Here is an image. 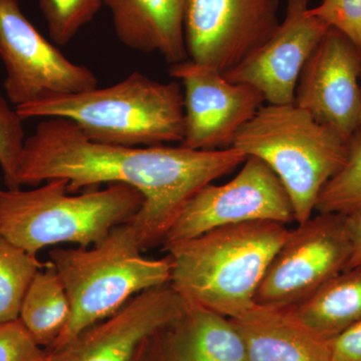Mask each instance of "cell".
Masks as SVG:
<instances>
[{
  "label": "cell",
  "instance_id": "cell-29",
  "mask_svg": "<svg viewBox=\"0 0 361 361\" xmlns=\"http://www.w3.org/2000/svg\"><path fill=\"white\" fill-rule=\"evenodd\" d=\"M360 85H361V75H360Z\"/></svg>",
  "mask_w": 361,
  "mask_h": 361
},
{
  "label": "cell",
  "instance_id": "cell-13",
  "mask_svg": "<svg viewBox=\"0 0 361 361\" xmlns=\"http://www.w3.org/2000/svg\"><path fill=\"white\" fill-rule=\"evenodd\" d=\"M310 0H287L276 32L225 78L257 89L269 104H294L299 75L329 26L310 13Z\"/></svg>",
  "mask_w": 361,
  "mask_h": 361
},
{
  "label": "cell",
  "instance_id": "cell-14",
  "mask_svg": "<svg viewBox=\"0 0 361 361\" xmlns=\"http://www.w3.org/2000/svg\"><path fill=\"white\" fill-rule=\"evenodd\" d=\"M185 306L186 300L170 282L142 292L63 348L49 351V361H132L142 344Z\"/></svg>",
  "mask_w": 361,
  "mask_h": 361
},
{
  "label": "cell",
  "instance_id": "cell-10",
  "mask_svg": "<svg viewBox=\"0 0 361 361\" xmlns=\"http://www.w3.org/2000/svg\"><path fill=\"white\" fill-rule=\"evenodd\" d=\"M295 221L293 206L276 174L260 159L247 157L241 171L224 185L209 184L192 197L169 230L165 244L194 238L223 226Z\"/></svg>",
  "mask_w": 361,
  "mask_h": 361
},
{
  "label": "cell",
  "instance_id": "cell-5",
  "mask_svg": "<svg viewBox=\"0 0 361 361\" xmlns=\"http://www.w3.org/2000/svg\"><path fill=\"white\" fill-rule=\"evenodd\" d=\"M142 252L130 222L114 228L96 245L49 251V262L65 285L71 313L66 329L49 351L63 348L137 294L170 282L168 256L149 259Z\"/></svg>",
  "mask_w": 361,
  "mask_h": 361
},
{
  "label": "cell",
  "instance_id": "cell-4",
  "mask_svg": "<svg viewBox=\"0 0 361 361\" xmlns=\"http://www.w3.org/2000/svg\"><path fill=\"white\" fill-rule=\"evenodd\" d=\"M44 183L32 190L0 188V235L35 256L59 244L96 245L134 219L144 204L142 195L127 185L75 195L68 180Z\"/></svg>",
  "mask_w": 361,
  "mask_h": 361
},
{
  "label": "cell",
  "instance_id": "cell-16",
  "mask_svg": "<svg viewBox=\"0 0 361 361\" xmlns=\"http://www.w3.org/2000/svg\"><path fill=\"white\" fill-rule=\"evenodd\" d=\"M230 319L243 341L244 361H332L330 341L298 319L290 308L255 303Z\"/></svg>",
  "mask_w": 361,
  "mask_h": 361
},
{
  "label": "cell",
  "instance_id": "cell-24",
  "mask_svg": "<svg viewBox=\"0 0 361 361\" xmlns=\"http://www.w3.org/2000/svg\"><path fill=\"white\" fill-rule=\"evenodd\" d=\"M310 13L341 32L361 52V0H322Z\"/></svg>",
  "mask_w": 361,
  "mask_h": 361
},
{
  "label": "cell",
  "instance_id": "cell-1",
  "mask_svg": "<svg viewBox=\"0 0 361 361\" xmlns=\"http://www.w3.org/2000/svg\"><path fill=\"white\" fill-rule=\"evenodd\" d=\"M238 149L197 151L165 145L127 147L92 141L75 123L42 118L26 137L18 183L68 180L71 194L99 185L122 184L144 197L130 221L142 251L163 245L169 230L197 192L245 161Z\"/></svg>",
  "mask_w": 361,
  "mask_h": 361
},
{
  "label": "cell",
  "instance_id": "cell-26",
  "mask_svg": "<svg viewBox=\"0 0 361 361\" xmlns=\"http://www.w3.org/2000/svg\"><path fill=\"white\" fill-rule=\"evenodd\" d=\"M332 361H361V320L330 341Z\"/></svg>",
  "mask_w": 361,
  "mask_h": 361
},
{
  "label": "cell",
  "instance_id": "cell-22",
  "mask_svg": "<svg viewBox=\"0 0 361 361\" xmlns=\"http://www.w3.org/2000/svg\"><path fill=\"white\" fill-rule=\"evenodd\" d=\"M103 6V0H39L49 37L58 45L68 44Z\"/></svg>",
  "mask_w": 361,
  "mask_h": 361
},
{
  "label": "cell",
  "instance_id": "cell-11",
  "mask_svg": "<svg viewBox=\"0 0 361 361\" xmlns=\"http://www.w3.org/2000/svg\"><path fill=\"white\" fill-rule=\"evenodd\" d=\"M170 75L183 87L184 135L179 145L184 148H232L240 130L266 103L252 85L230 82L190 59L171 65Z\"/></svg>",
  "mask_w": 361,
  "mask_h": 361
},
{
  "label": "cell",
  "instance_id": "cell-2",
  "mask_svg": "<svg viewBox=\"0 0 361 361\" xmlns=\"http://www.w3.org/2000/svg\"><path fill=\"white\" fill-rule=\"evenodd\" d=\"M288 232L281 223L253 221L165 244L170 283L186 300L239 317L255 304L259 285Z\"/></svg>",
  "mask_w": 361,
  "mask_h": 361
},
{
  "label": "cell",
  "instance_id": "cell-23",
  "mask_svg": "<svg viewBox=\"0 0 361 361\" xmlns=\"http://www.w3.org/2000/svg\"><path fill=\"white\" fill-rule=\"evenodd\" d=\"M26 137L23 120L0 94V168L7 189H20L18 171Z\"/></svg>",
  "mask_w": 361,
  "mask_h": 361
},
{
  "label": "cell",
  "instance_id": "cell-3",
  "mask_svg": "<svg viewBox=\"0 0 361 361\" xmlns=\"http://www.w3.org/2000/svg\"><path fill=\"white\" fill-rule=\"evenodd\" d=\"M177 80L160 82L134 71L110 87L18 106L23 118H63L94 142L127 147L180 142L184 101Z\"/></svg>",
  "mask_w": 361,
  "mask_h": 361
},
{
  "label": "cell",
  "instance_id": "cell-28",
  "mask_svg": "<svg viewBox=\"0 0 361 361\" xmlns=\"http://www.w3.org/2000/svg\"><path fill=\"white\" fill-rule=\"evenodd\" d=\"M148 341L145 342L141 348L137 350V355H135L134 360L132 361H149L148 355Z\"/></svg>",
  "mask_w": 361,
  "mask_h": 361
},
{
  "label": "cell",
  "instance_id": "cell-27",
  "mask_svg": "<svg viewBox=\"0 0 361 361\" xmlns=\"http://www.w3.org/2000/svg\"><path fill=\"white\" fill-rule=\"evenodd\" d=\"M346 223L353 244V253L345 269L348 270L361 263V209L346 215Z\"/></svg>",
  "mask_w": 361,
  "mask_h": 361
},
{
  "label": "cell",
  "instance_id": "cell-9",
  "mask_svg": "<svg viewBox=\"0 0 361 361\" xmlns=\"http://www.w3.org/2000/svg\"><path fill=\"white\" fill-rule=\"evenodd\" d=\"M279 0H185L188 59L226 73L276 32Z\"/></svg>",
  "mask_w": 361,
  "mask_h": 361
},
{
  "label": "cell",
  "instance_id": "cell-21",
  "mask_svg": "<svg viewBox=\"0 0 361 361\" xmlns=\"http://www.w3.org/2000/svg\"><path fill=\"white\" fill-rule=\"evenodd\" d=\"M361 209V130L348 141V158L341 170L325 184L315 210L348 215Z\"/></svg>",
  "mask_w": 361,
  "mask_h": 361
},
{
  "label": "cell",
  "instance_id": "cell-7",
  "mask_svg": "<svg viewBox=\"0 0 361 361\" xmlns=\"http://www.w3.org/2000/svg\"><path fill=\"white\" fill-rule=\"evenodd\" d=\"M353 253L346 215L319 213L289 230L268 265L255 303L291 308L346 269Z\"/></svg>",
  "mask_w": 361,
  "mask_h": 361
},
{
  "label": "cell",
  "instance_id": "cell-25",
  "mask_svg": "<svg viewBox=\"0 0 361 361\" xmlns=\"http://www.w3.org/2000/svg\"><path fill=\"white\" fill-rule=\"evenodd\" d=\"M45 350L20 319L0 324V361H49Z\"/></svg>",
  "mask_w": 361,
  "mask_h": 361
},
{
  "label": "cell",
  "instance_id": "cell-17",
  "mask_svg": "<svg viewBox=\"0 0 361 361\" xmlns=\"http://www.w3.org/2000/svg\"><path fill=\"white\" fill-rule=\"evenodd\" d=\"M120 42L130 49L159 52L171 65L188 59L183 30L185 0H103Z\"/></svg>",
  "mask_w": 361,
  "mask_h": 361
},
{
  "label": "cell",
  "instance_id": "cell-15",
  "mask_svg": "<svg viewBox=\"0 0 361 361\" xmlns=\"http://www.w3.org/2000/svg\"><path fill=\"white\" fill-rule=\"evenodd\" d=\"M148 355L149 361L245 360L231 319L189 300L180 316L149 338Z\"/></svg>",
  "mask_w": 361,
  "mask_h": 361
},
{
  "label": "cell",
  "instance_id": "cell-12",
  "mask_svg": "<svg viewBox=\"0 0 361 361\" xmlns=\"http://www.w3.org/2000/svg\"><path fill=\"white\" fill-rule=\"evenodd\" d=\"M361 52L329 27L306 61L294 104L348 141L361 130Z\"/></svg>",
  "mask_w": 361,
  "mask_h": 361
},
{
  "label": "cell",
  "instance_id": "cell-8",
  "mask_svg": "<svg viewBox=\"0 0 361 361\" xmlns=\"http://www.w3.org/2000/svg\"><path fill=\"white\" fill-rule=\"evenodd\" d=\"M0 59L14 108L97 87L96 75L66 58L26 18L18 0H0Z\"/></svg>",
  "mask_w": 361,
  "mask_h": 361
},
{
  "label": "cell",
  "instance_id": "cell-18",
  "mask_svg": "<svg viewBox=\"0 0 361 361\" xmlns=\"http://www.w3.org/2000/svg\"><path fill=\"white\" fill-rule=\"evenodd\" d=\"M290 310L324 338H332L361 320V263L342 271L310 298Z\"/></svg>",
  "mask_w": 361,
  "mask_h": 361
},
{
  "label": "cell",
  "instance_id": "cell-6",
  "mask_svg": "<svg viewBox=\"0 0 361 361\" xmlns=\"http://www.w3.org/2000/svg\"><path fill=\"white\" fill-rule=\"evenodd\" d=\"M233 147L260 159L276 174L297 224L312 217L322 188L348 158V141L294 104L261 106Z\"/></svg>",
  "mask_w": 361,
  "mask_h": 361
},
{
  "label": "cell",
  "instance_id": "cell-19",
  "mask_svg": "<svg viewBox=\"0 0 361 361\" xmlns=\"http://www.w3.org/2000/svg\"><path fill=\"white\" fill-rule=\"evenodd\" d=\"M71 313L65 285L54 265L47 263L37 271L26 292L20 320L42 348L49 349L66 329Z\"/></svg>",
  "mask_w": 361,
  "mask_h": 361
},
{
  "label": "cell",
  "instance_id": "cell-20",
  "mask_svg": "<svg viewBox=\"0 0 361 361\" xmlns=\"http://www.w3.org/2000/svg\"><path fill=\"white\" fill-rule=\"evenodd\" d=\"M44 265L0 235V324L20 319L26 292Z\"/></svg>",
  "mask_w": 361,
  "mask_h": 361
}]
</instances>
